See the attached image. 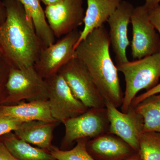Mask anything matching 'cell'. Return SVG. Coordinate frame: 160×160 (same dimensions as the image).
Segmentation results:
<instances>
[{"label":"cell","instance_id":"cell-7","mask_svg":"<svg viewBox=\"0 0 160 160\" xmlns=\"http://www.w3.org/2000/svg\"><path fill=\"white\" fill-rule=\"evenodd\" d=\"M81 34V30L75 29L42 49L34 67L43 78L46 79L57 74L64 65L75 57V47Z\"/></svg>","mask_w":160,"mask_h":160},{"label":"cell","instance_id":"cell-4","mask_svg":"<svg viewBox=\"0 0 160 160\" xmlns=\"http://www.w3.org/2000/svg\"><path fill=\"white\" fill-rule=\"evenodd\" d=\"M47 88L46 80L34 66L24 69L11 66L5 85L6 97L3 105H14L23 100H48Z\"/></svg>","mask_w":160,"mask_h":160},{"label":"cell","instance_id":"cell-19","mask_svg":"<svg viewBox=\"0 0 160 160\" xmlns=\"http://www.w3.org/2000/svg\"><path fill=\"white\" fill-rule=\"evenodd\" d=\"M133 107L143 118V132L160 133V93L146 98Z\"/></svg>","mask_w":160,"mask_h":160},{"label":"cell","instance_id":"cell-2","mask_svg":"<svg viewBox=\"0 0 160 160\" xmlns=\"http://www.w3.org/2000/svg\"><path fill=\"white\" fill-rule=\"evenodd\" d=\"M7 18L0 30V50L12 67L34 66L44 48L33 23L17 0H3Z\"/></svg>","mask_w":160,"mask_h":160},{"label":"cell","instance_id":"cell-5","mask_svg":"<svg viewBox=\"0 0 160 160\" xmlns=\"http://www.w3.org/2000/svg\"><path fill=\"white\" fill-rule=\"evenodd\" d=\"M74 96L88 109L105 108V102L82 63L75 57L60 69Z\"/></svg>","mask_w":160,"mask_h":160},{"label":"cell","instance_id":"cell-20","mask_svg":"<svg viewBox=\"0 0 160 160\" xmlns=\"http://www.w3.org/2000/svg\"><path fill=\"white\" fill-rule=\"evenodd\" d=\"M138 152L142 160H160V133L143 132L140 138Z\"/></svg>","mask_w":160,"mask_h":160},{"label":"cell","instance_id":"cell-27","mask_svg":"<svg viewBox=\"0 0 160 160\" xmlns=\"http://www.w3.org/2000/svg\"><path fill=\"white\" fill-rule=\"evenodd\" d=\"M7 18V11L2 0H0V30Z\"/></svg>","mask_w":160,"mask_h":160},{"label":"cell","instance_id":"cell-25","mask_svg":"<svg viewBox=\"0 0 160 160\" xmlns=\"http://www.w3.org/2000/svg\"><path fill=\"white\" fill-rule=\"evenodd\" d=\"M159 93H160V83L158 84L151 89L146 91V92L139 95L138 96L136 97L132 102L131 106H135L140 102L145 99L146 98Z\"/></svg>","mask_w":160,"mask_h":160},{"label":"cell","instance_id":"cell-22","mask_svg":"<svg viewBox=\"0 0 160 160\" xmlns=\"http://www.w3.org/2000/svg\"><path fill=\"white\" fill-rule=\"evenodd\" d=\"M11 65L3 55L0 57V106L5 100V85L8 78Z\"/></svg>","mask_w":160,"mask_h":160},{"label":"cell","instance_id":"cell-16","mask_svg":"<svg viewBox=\"0 0 160 160\" xmlns=\"http://www.w3.org/2000/svg\"><path fill=\"white\" fill-rule=\"evenodd\" d=\"M58 122L33 120L24 122L14 133L25 142L38 146L41 149L50 150L53 132Z\"/></svg>","mask_w":160,"mask_h":160},{"label":"cell","instance_id":"cell-15","mask_svg":"<svg viewBox=\"0 0 160 160\" xmlns=\"http://www.w3.org/2000/svg\"><path fill=\"white\" fill-rule=\"evenodd\" d=\"M122 0H87L84 27L75 47L94 29L104 26Z\"/></svg>","mask_w":160,"mask_h":160},{"label":"cell","instance_id":"cell-11","mask_svg":"<svg viewBox=\"0 0 160 160\" xmlns=\"http://www.w3.org/2000/svg\"><path fill=\"white\" fill-rule=\"evenodd\" d=\"M109 118L108 132L117 136L131 146L136 152L139 149V141L143 133V119L131 106L126 112L120 111L109 102H105Z\"/></svg>","mask_w":160,"mask_h":160},{"label":"cell","instance_id":"cell-26","mask_svg":"<svg viewBox=\"0 0 160 160\" xmlns=\"http://www.w3.org/2000/svg\"><path fill=\"white\" fill-rule=\"evenodd\" d=\"M0 160H19L12 155L0 139Z\"/></svg>","mask_w":160,"mask_h":160},{"label":"cell","instance_id":"cell-32","mask_svg":"<svg viewBox=\"0 0 160 160\" xmlns=\"http://www.w3.org/2000/svg\"></svg>","mask_w":160,"mask_h":160},{"label":"cell","instance_id":"cell-29","mask_svg":"<svg viewBox=\"0 0 160 160\" xmlns=\"http://www.w3.org/2000/svg\"><path fill=\"white\" fill-rule=\"evenodd\" d=\"M62 1V0H41V2H42L46 6L54 5Z\"/></svg>","mask_w":160,"mask_h":160},{"label":"cell","instance_id":"cell-6","mask_svg":"<svg viewBox=\"0 0 160 160\" xmlns=\"http://www.w3.org/2000/svg\"><path fill=\"white\" fill-rule=\"evenodd\" d=\"M46 80L52 116L58 122L64 124L69 119L82 114L89 109L74 96L59 73Z\"/></svg>","mask_w":160,"mask_h":160},{"label":"cell","instance_id":"cell-12","mask_svg":"<svg viewBox=\"0 0 160 160\" xmlns=\"http://www.w3.org/2000/svg\"><path fill=\"white\" fill-rule=\"evenodd\" d=\"M134 8L131 3L122 1L107 22L109 27L110 45L117 64L128 61L126 55V49L130 44L128 37V26Z\"/></svg>","mask_w":160,"mask_h":160},{"label":"cell","instance_id":"cell-14","mask_svg":"<svg viewBox=\"0 0 160 160\" xmlns=\"http://www.w3.org/2000/svg\"><path fill=\"white\" fill-rule=\"evenodd\" d=\"M0 116L11 117L23 122L33 120L57 122L52 116L48 100L30 101L17 105H1Z\"/></svg>","mask_w":160,"mask_h":160},{"label":"cell","instance_id":"cell-31","mask_svg":"<svg viewBox=\"0 0 160 160\" xmlns=\"http://www.w3.org/2000/svg\"><path fill=\"white\" fill-rule=\"evenodd\" d=\"M2 52H1V50H0V57L2 56Z\"/></svg>","mask_w":160,"mask_h":160},{"label":"cell","instance_id":"cell-23","mask_svg":"<svg viewBox=\"0 0 160 160\" xmlns=\"http://www.w3.org/2000/svg\"><path fill=\"white\" fill-rule=\"evenodd\" d=\"M24 122L9 116H0V137L14 131Z\"/></svg>","mask_w":160,"mask_h":160},{"label":"cell","instance_id":"cell-9","mask_svg":"<svg viewBox=\"0 0 160 160\" xmlns=\"http://www.w3.org/2000/svg\"><path fill=\"white\" fill-rule=\"evenodd\" d=\"M63 144L70 145L81 139L97 137L108 132L109 122L105 108H90L84 113L66 121Z\"/></svg>","mask_w":160,"mask_h":160},{"label":"cell","instance_id":"cell-3","mask_svg":"<svg viewBox=\"0 0 160 160\" xmlns=\"http://www.w3.org/2000/svg\"><path fill=\"white\" fill-rule=\"evenodd\" d=\"M118 71L124 75L126 83L121 111L126 112L138 92L153 88L160 78V52L132 61L118 63Z\"/></svg>","mask_w":160,"mask_h":160},{"label":"cell","instance_id":"cell-8","mask_svg":"<svg viewBox=\"0 0 160 160\" xmlns=\"http://www.w3.org/2000/svg\"><path fill=\"white\" fill-rule=\"evenodd\" d=\"M130 22L132 25L131 55L134 59L160 52V38L149 19L146 6L133 9Z\"/></svg>","mask_w":160,"mask_h":160},{"label":"cell","instance_id":"cell-28","mask_svg":"<svg viewBox=\"0 0 160 160\" xmlns=\"http://www.w3.org/2000/svg\"><path fill=\"white\" fill-rule=\"evenodd\" d=\"M160 0H146L144 6L149 9H152L160 5Z\"/></svg>","mask_w":160,"mask_h":160},{"label":"cell","instance_id":"cell-1","mask_svg":"<svg viewBox=\"0 0 160 160\" xmlns=\"http://www.w3.org/2000/svg\"><path fill=\"white\" fill-rule=\"evenodd\" d=\"M110 45L109 32L103 26L78 44L75 57L87 69L105 102L118 108L122 104L124 93L109 52Z\"/></svg>","mask_w":160,"mask_h":160},{"label":"cell","instance_id":"cell-13","mask_svg":"<svg viewBox=\"0 0 160 160\" xmlns=\"http://www.w3.org/2000/svg\"><path fill=\"white\" fill-rule=\"evenodd\" d=\"M86 147L96 160H125L138 152L124 140L109 132L88 141Z\"/></svg>","mask_w":160,"mask_h":160},{"label":"cell","instance_id":"cell-18","mask_svg":"<svg viewBox=\"0 0 160 160\" xmlns=\"http://www.w3.org/2000/svg\"><path fill=\"white\" fill-rule=\"evenodd\" d=\"M22 5L26 14L31 20L35 30L44 47L55 43V37L47 22L41 0H17Z\"/></svg>","mask_w":160,"mask_h":160},{"label":"cell","instance_id":"cell-10","mask_svg":"<svg viewBox=\"0 0 160 160\" xmlns=\"http://www.w3.org/2000/svg\"><path fill=\"white\" fill-rule=\"evenodd\" d=\"M84 0H62L46 6L45 16L55 37L70 33L84 23Z\"/></svg>","mask_w":160,"mask_h":160},{"label":"cell","instance_id":"cell-17","mask_svg":"<svg viewBox=\"0 0 160 160\" xmlns=\"http://www.w3.org/2000/svg\"><path fill=\"white\" fill-rule=\"evenodd\" d=\"M0 139L12 155L19 160H56L49 152L33 147L12 132L0 137Z\"/></svg>","mask_w":160,"mask_h":160},{"label":"cell","instance_id":"cell-30","mask_svg":"<svg viewBox=\"0 0 160 160\" xmlns=\"http://www.w3.org/2000/svg\"><path fill=\"white\" fill-rule=\"evenodd\" d=\"M125 160H142L138 152H136Z\"/></svg>","mask_w":160,"mask_h":160},{"label":"cell","instance_id":"cell-24","mask_svg":"<svg viewBox=\"0 0 160 160\" xmlns=\"http://www.w3.org/2000/svg\"><path fill=\"white\" fill-rule=\"evenodd\" d=\"M149 19L156 30L158 32L160 38V4L157 7L149 9Z\"/></svg>","mask_w":160,"mask_h":160},{"label":"cell","instance_id":"cell-21","mask_svg":"<svg viewBox=\"0 0 160 160\" xmlns=\"http://www.w3.org/2000/svg\"><path fill=\"white\" fill-rule=\"evenodd\" d=\"M88 138L78 140L77 145L69 150H61L52 146L49 153L57 160H96L86 147Z\"/></svg>","mask_w":160,"mask_h":160}]
</instances>
